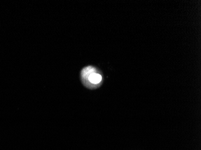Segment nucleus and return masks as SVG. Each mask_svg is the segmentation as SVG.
<instances>
[{"mask_svg": "<svg viewBox=\"0 0 201 150\" xmlns=\"http://www.w3.org/2000/svg\"><path fill=\"white\" fill-rule=\"evenodd\" d=\"M101 74L93 67L84 68L81 72V80L83 84L89 88L97 87L102 81Z\"/></svg>", "mask_w": 201, "mask_h": 150, "instance_id": "nucleus-1", "label": "nucleus"}]
</instances>
